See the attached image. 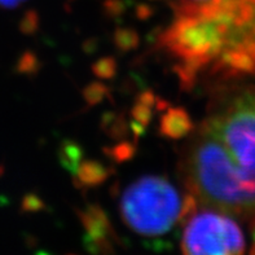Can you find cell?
I'll return each mask as SVG.
<instances>
[{"mask_svg": "<svg viewBox=\"0 0 255 255\" xmlns=\"http://www.w3.org/2000/svg\"><path fill=\"white\" fill-rule=\"evenodd\" d=\"M108 94H109V90L103 83H92L83 91L84 99L90 105L99 104Z\"/></svg>", "mask_w": 255, "mask_h": 255, "instance_id": "obj_11", "label": "cell"}, {"mask_svg": "<svg viewBox=\"0 0 255 255\" xmlns=\"http://www.w3.org/2000/svg\"><path fill=\"white\" fill-rule=\"evenodd\" d=\"M82 155H83L82 148L74 141L66 140L60 146V162L71 174L77 171L78 166L82 162Z\"/></svg>", "mask_w": 255, "mask_h": 255, "instance_id": "obj_8", "label": "cell"}, {"mask_svg": "<svg viewBox=\"0 0 255 255\" xmlns=\"http://www.w3.org/2000/svg\"><path fill=\"white\" fill-rule=\"evenodd\" d=\"M112 170L95 159L82 161L74 172L75 184L81 188H94L107 180Z\"/></svg>", "mask_w": 255, "mask_h": 255, "instance_id": "obj_6", "label": "cell"}, {"mask_svg": "<svg viewBox=\"0 0 255 255\" xmlns=\"http://www.w3.org/2000/svg\"><path fill=\"white\" fill-rule=\"evenodd\" d=\"M133 153H135V146H133L131 142L126 141L120 144V145L114 146V148L112 149L110 154H112V158H113L114 161L125 162L127 161V159L131 158L133 155Z\"/></svg>", "mask_w": 255, "mask_h": 255, "instance_id": "obj_12", "label": "cell"}, {"mask_svg": "<svg viewBox=\"0 0 255 255\" xmlns=\"http://www.w3.org/2000/svg\"><path fill=\"white\" fill-rule=\"evenodd\" d=\"M154 105H157L155 96L150 91H146V92L141 94L139 99L136 100L135 105L132 108V112H131V114H132L131 127H132L135 136H141L144 133L146 126H148L150 120H152L153 107Z\"/></svg>", "mask_w": 255, "mask_h": 255, "instance_id": "obj_7", "label": "cell"}, {"mask_svg": "<svg viewBox=\"0 0 255 255\" xmlns=\"http://www.w3.org/2000/svg\"><path fill=\"white\" fill-rule=\"evenodd\" d=\"M193 127L191 117L183 108H170L159 121V132L168 139H181Z\"/></svg>", "mask_w": 255, "mask_h": 255, "instance_id": "obj_5", "label": "cell"}, {"mask_svg": "<svg viewBox=\"0 0 255 255\" xmlns=\"http://www.w3.org/2000/svg\"><path fill=\"white\" fill-rule=\"evenodd\" d=\"M184 223L183 255L245 254V237L231 214L209 207L196 210Z\"/></svg>", "mask_w": 255, "mask_h": 255, "instance_id": "obj_4", "label": "cell"}, {"mask_svg": "<svg viewBox=\"0 0 255 255\" xmlns=\"http://www.w3.org/2000/svg\"><path fill=\"white\" fill-rule=\"evenodd\" d=\"M181 207L178 191L161 176H144L127 188L121 201L125 223L146 237L162 236L180 222Z\"/></svg>", "mask_w": 255, "mask_h": 255, "instance_id": "obj_3", "label": "cell"}, {"mask_svg": "<svg viewBox=\"0 0 255 255\" xmlns=\"http://www.w3.org/2000/svg\"><path fill=\"white\" fill-rule=\"evenodd\" d=\"M25 0H0V6L3 8H16L19 4H22Z\"/></svg>", "mask_w": 255, "mask_h": 255, "instance_id": "obj_15", "label": "cell"}, {"mask_svg": "<svg viewBox=\"0 0 255 255\" xmlns=\"http://www.w3.org/2000/svg\"><path fill=\"white\" fill-rule=\"evenodd\" d=\"M189 193L209 207L255 218V87L218 96L185 149Z\"/></svg>", "mask_w": 255, "mask_h": 255, "instance_id": "obj_1", "label": "cell"}, {"mask_svg": "<svg viewBox=\"0 0 255 255\" xmlns=\"http://www.w3.org/2000/svg\"><path fill=\"white\" fill-rule=\"evenodd\" d=\"M159 43L180 61L176 71L184 87L192 86L198 71L213 66L228 49V39L219 23L198 13H175L174 22Z\"/></svg>", "mask_w": 255, "mask_h": 255, "instance_id": "obj_2", "label": "cell"}, {"mask_svg": "<svg viewBox=\"0 0 255 255\" xmlns=\"http://www.w3.org/2000/svg\"><path fill=\"white\" fill-rule=\"evenodd\" d=\"M92 71L97 77L103 78V79H109V78L114 77L117 71V62L114 58L112 57H104L101 60L94 64L92 66Z\"/></svg>", "mask_w": 255, "mask_h": 255, "instance_id": "obj_10", "label": "cell"}, {"mask_svg": "<svg viewBox=\"0 0 255 255\" xmlns=\"http://www.w3.org/2000/svg\"><path fill=\"white\" fill-rule=\"evenodd\" d=\"M38 16L35 12H29L22 21V30L25 32H32L38 27Z\"/></svg>", "mask_w": 255, "mask_h": 255, "instance_id": "obj_14", "label": "cell"}, {"mask_svg": "<svg viewBox=\"0 0 255 255\" xmlns=\"http://www.w3.org/2000/svg\"><path fill=\"white\" fill-rule=\"evenodd\" d=\"M114 42L116 45L121 51H129V49L135 48L137 43H139V38L135 31L129 29H122L117 30L116 35H114Z\"/></svg>", "mask_w": 255, "mask_h": 255, "instance_id": "obj_9", "label": "cell"}, {"mask_svg": "<svg viewBox=\"0 0 255 255\" xmlns=\"http://www.w3.org/2000/svg\"><path fill=\"white\" fill-rule=\"evenodd\" d=\"M214 0H178L176 3L172 4V8H174V12L198 9V8L209 5Z\"/></svg>", "mask_w": 255, "mask_h": 255, "instance_id": "obj_13", "label": "cell"}]
</instances>
